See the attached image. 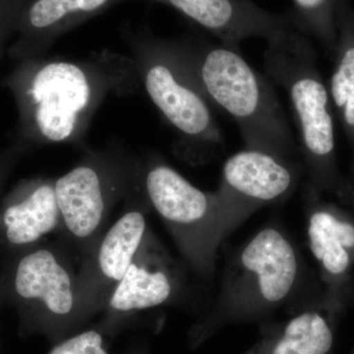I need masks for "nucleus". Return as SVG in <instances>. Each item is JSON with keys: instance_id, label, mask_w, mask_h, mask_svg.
I'll return each mask as SVG.
<instances>
[{"instance_id": "nucleus-1", "label": "nucleus", "mask_w": 354, "mask_h": 354, "mask_svg": "<svg viewBox=\"0 0 354 354\" xmlns=\"http://www.w3.org/2000/svg\"><path fill=\"white\" fill-rule=\"evenodd\" d=\"M127 64L109 57L77 62L39 57L18 62L6 78L19 113L18 141L27 148L79 141L106 95L127 86L135 74Z\"/></svg>"}, {"instance_id": "nucleus-2", "label": "nucleus", "mask_w": 354, "mask_h": 354, "mask_svg": "<svg viewBox=\"0 0 354 354\" xmlns=\"http://www.w3.org/2000/svg\"><path fill=\"white\" fill-rule=\"evenodd\" d=\"M191 64L214 108L239 125L247 149L293 162L299 147L269 77L256 71L241 50L223 44H188Z\"/></svg>"}, {"instance_id": "nucleus-3", "label": "nucleus", "mask_w": 354, "mask_h": 354, "mask_svg": "<svg viewBox=\"0 0 354 354\" xmlns=\"http://www.w3.org/2000/svg\"><path fill=\"white\" fill-rule=\"evenodd\" d=\"M263 58L270 80L290 99L309 185L316 191L337 188L330 94L319 73L311 39L293 28L281 30L267 39Z\"/></svg>"}, {"instance_id": "nucleus-4", "label": "nucleus", "mask_w": 354, "mask_h": 354, "mask_svg": "<svg viewBox=\"0 0 354 354\" xmlns=\"http://www.w3.org/2000/svg\"><path fill=\"white\" fill-rule=\"evenodd\" d=\"M0 295L15 309L22 335H41L53 344L85 325L77 274L64 254L51 246L32 247L6 256Z\"/></svg>"}, {"instance_id": "nucleus-5", "label": "nucleus", "mask_w": 354, "mask_h": 354, "mask_svg": "<svg viewBox=\"0 0 354 354\" xmlns=\"http://www.w3.org/2000/svg\"><path fill=\"white\" fill-rule=\"evenodd\" d=\"M292 244L277 228L261 230L235 256L213 313L193 332L201 342L221 325L259 318L281 304L298 276Z\"/></svg>"}, {"instance_id": "nucleus-6", "label": "nucleus", "mask_w": 354, "mask_h": 354, "mask_svg": "<svg viewBox=\"0 0 354 354\" xmlns=\"http://www.w3.org/2000/svg\"><path fill=\"white\" fill-rule=\"evenodd\" d=\"M136 41L147 93L180 135L181 145L202 156L223 145L213 104L193 69L188 44L160 39L148 32Z\"/></svg>"}, {"instance_id": "nucleus-7", "label": "nucleus", "mask_w": 354, "mask_h": 354, "mask_svg": "<svg viewBox=\"0 0 354 354\" xmlns=\"http://www.w3.org/2000/svg\"><path fill=\"white\" fill-rule=\"evenodd\" d=\"M149 202L195 272L209 276L223 241L220 203L216 193L195 187L169 165L155 162L144 176Z\"/></svg>"}, {"instance_id": "nucleus-8", "label": "nucleus", "mask_w": 354, "mask_h": 354, "mask_svg": "<svg viewBox=\"0 0 354 354\" xmlns=\"http://www.w3.org/2000/svg\"><path fill=\"white\" fill-rule=\"evenodd\" d=\"M131 176L128 165L118 158L94 156L55 179L62 230L83 258L101 239L109 213Z\"/></svg>"}, {"instance_id": "nucleus-9", "label": "nucleus", "mask_w": 354, "mask_h": 354, "mask_svg": "<svg viewBox=\"0 0 354 354\" xmlns=\"http://www.w3.org/2000/svg\"><path fill=\"white\" fill-rule=\"evenodd\" d=\"M297 180L295 162L264 151L246 148L228 158L215 192L225 236L256 209L288 196Z\"/></svg>"}, {"instance_id": "nucleus-10", "label": "nucleus", "mask_w": 354, "mask_h": 354, "mask_svg": "<svg viewBox=\"0 0 354 354\" xmlns=\"http://www.w3.org/2000/svg\"><path fill=\"white\" fill-rule=\"evenodd\" d=\"M150 230L141 207L127 209L102 234L77 274V293L85 323L106 310Z\"/></svg>"}, {"instance_id": "nucleus-11", "label": "nucleus", "mask_w": 354, "mask_h": 354, "mask_svg": "<svg viewBox=\"0 0 354 354\" xmlns=\"http://www.w3.org/2000/svg\"><path fill=\"white\" fill-rule=\"evenodd\" d=\"M176 288L171 262L149 232L124 278L111 295L104 319L99 324L113 335L127 317L169 302Z\"/></svg>"}, {"instance_id": "nucleus-12", "label": "nucleus", "mask_w": 354, "mask_h": 354, "mask_svg": "<svg viewBox=\"0 0 354 354\" xmlns=\"http://www.w3.org/2000/svg\"><path fill=\"white\" fill-rule=\"evenodd\" d=\"M55 181L23 180L0 200V247L6 256L39 245L62 230Z\"/></svg>"}, {"instance_id": "nucleus-13", "label": "nucleus", "mask_w": 354, "mask_h": 354, "mask_svg": "<svg viewBox=\"0 0 354 354\" xmlns=\"http://www.w3.org/2000/svg\"><path fill=\"white\" fill-rule=\"evenodd\" d=\"M174 7L188 19L211 32L223 46L239 50L251 38L267 41L281 30L293 28L290 12L265 10L253 0H153Z\"/></svg>"}, {"instance_id": "nucleus-14", "label": "nucleus", "mask_w": 354, "mask_h": 354, "mask_svg": "<svg viewBox=\"0 0 354 354\" xmlns=\"http://www.w3.org/2000/svg\"><path fill=\"white\" fill-rule=\"evenodd\" d=\"M123 0H28L7 55L19 62L43 57L58 37Z\"/></svg>"}, {"instance_id": "nucleus-15", "label": "nucleus", "mask_w": 354, "mask_h": 354, "mask_svg": "<svg viewBox=\"0 0 354 354\" xmlns=\"http://www.w3.org/2000/svg\"><path fill=\"white\" fill-rule=\"evenodd\" d=\"M307 234L310 250L330 283L346 279L354 265V221L341 209L317 202L313 188Z\"/></svg>"}, {"instance_id": "nucleus-16", "label": "nucleus", "mask_w": 354, "mask_h": 354, "mask_svg": "<svg viewBox=\"0 0 354 354\" xmlns=\"http://www.w3.org/2000/svg\"><path fill=\"white\" fill-rule=\"evenodd\" d=\"M334 333L320 310L310 309L267 330L255 346L243 354H328Z\"/></svg>"}, {"instance_id": "nucleus-17", "label": "nucleus", "mask_w": 354, "mask_h": 354, "mask_svg": "<svg viewBox=\"0 0 354 354\" xmlns=\"http://www.w3.org/2000/svg\"><path fill=\"white\" fill-rule=\"evenodd\" d=\"M341 41L337 46V65L330 78L329 94L354 144V26L344 9H341Z\"/></svg>"}, {"instance_id": "nucleus-18", "label": "nucleus", "mask_w": 354, "mask_h": 354, "mask_svg": "<svg viewBox=\"0 0 354 354\" xmlns=\"http://www.w3.org/2000/svg\"><path fill=\"white\" fill-rule=\"evenodd\" d=\"M292 4L290 14L295 29L310 39H318L328 48H334L335 0H292Z\"/></svg>"}, {"instance_id": "nucleus-19", "label": "nucleus", "mask_w": 354, "mask_h": 354, "mask_svg": "<svg viewBox=\"0 0 354 354\" xmlns=\"http://www.w3.org/2000/svg\"><path fill=\"white\" fill-rule=\"evenodd\" d=\"M111 337L100 324L87 330H79L57 344L48 354H109V339Z\"/></svg>"}, {"instance_id": "nucleus-20", "label": "nucleus", "mask_w": 354, "mask_h": 354, "mask_svg": "<svg viewBox=\"0 0 354 354\" xmlns=\"http://www.w3.org/2000/svg\"><path fill=\"white\" fill-rule=\"evenodd\" d=\"M28 0H0V60L7 55L8 41L15 34L18 20Z\"/></svg>"}, {"instance_id": "nucleus-21", "label": "nucleus", "mask_w": 354, "mask_h": 354, "mask_svg": "<svg viewBox=\"0 0 354 354\" xmlns=\"http://www.w3.org/2000/svg\"><path fill=\"white\" fill-rule=\"evenodd\" d=\"M26 149H28L27 147L17 141L6 149L3 153H0V200H1L2 191L9 174Z\"/></svg>"}, {"instance_id": "nucleus-22", "label": "nucleus", "mask_w": 354, "mask_h": 354, "mask_svg": "<svg viewBox=\"0 0 354 354\" xmlns=\"http://www.w3.org/2000/svg\"><path fill=\"white\" fill-rule=\"evenodd\" d=\"M341 190L344 193V196L348 197L349 201L354 205V186L344 185L341 187Z\"/></svg>"}, {"instance_id": "nucleus-23", "label": "nucleus", "mask_w": 354, "mask_h": 354, "mask_svg": "<svg viewBox=\"0 0 354 354\" xmlns=\"http://www.w3.org/2000/svg\"><path fill=\"white\" fill-rule=\"evenodd\" d=\"M4 304L3 300H2L1 295H0V309H1L2 305Z\"/></svg>"}, {"instance_id": "nucleus-24", "label": "nucleus", "mask_w": 354, "mask_h": 354, "mask_svg": "<svg viewBox=\"0 0 354 354\" xmlns=\"http://www.w3.org/2000/svg\"><path fill=\"white\" fill-rule=\"evenodd\" d=\"M136 354H139V353H136Z\"/></svg>"}]
</instances>
